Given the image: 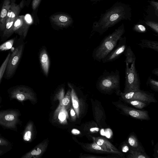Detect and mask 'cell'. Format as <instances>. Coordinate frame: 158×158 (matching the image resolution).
I'll return each instance as SVG.
<instances>
[{
	"label": "cell",
	"instance_id": "34",
	"mask_svg": "<svg viewBox=\"0 0 158 158\" xmlns=\"http://www.w3.org/2000/svg\"><path fill=\"white\" fill-rule=\"evenodd\" d=\"M130 149V147L128 144L127 143H124L121 146V151L124 153L128 152Z\"/></svg>",
	"mask_w": 158,
	"mask_h": 158
},
{
	"label": "cell",
	"instance_id": "33",
	"mask_svg": "<svg viewBox=\"0 0 158 158\" xmlns=\"http://www.w3.org/2000/svg\"><path fill=\"white\" fill-rule=\"evenodd\" d=\"M10 144V142L6 139L0 137V146H7Z\"/></svg>",
	"mask_w": 158,
	"mask_h": 158
},
{
	"label": "cell",
	"instance_id": "38",
	"mask_svg": "<svg viewBox=\"0 0 158 158\" xmlns=\"http://www.w3.org/2000/svg\"><path fill=\"white\" fill-rule=\"evenodd\" d=\"M70 113L71 115L72 116H74L75 115V111H74V110L73 109L71 110Z\"/></svg>",
	"mask_w": 158,
	"mask_h": 158
},
{
	"label": "cell",
	"instance_id": "4",
	"mask_svg": "<svg viewBox=\"0 0 158 158\" xmlns=\"http://www.w3.org/2000/svg\"><path fill=\"white\" fill-rule=\"evenodd\" d=\"M19 110L11 109L0 110V126L7 129L17 131L18 125L21 124Z\"/></svg>",
	"mask_w": 158,
	"mask_h": 158
},
{
	"label": "cell",
	"instance_id": "24",
	"mask_svg": "<svg viewBox=\"0 0 158 158\" xmlns=\"http://www.w3.org/2000/svg\"><path fill=\"white\" fill-rule=\"evenodd\" d=\"M16 39L15 38L7 41L0 45V52L6 51L11 48Z\"/></svg>",
	"mask_w": 158,
	"mask_h": 158
},
{
	"label": "cell",
	"instance_id": "22",
	"mask_svg": "<svg viewBox=\"0 0 158 158\" xmlns=\"http://www.w3.org/2000/svg\"><path fill=\"white\" fill-rule=\"evenodd\" d=\"M126 57L124 62L129 65L136 61V56L130 46H127L124 52Z\"/></svg>",
	"mask_w": 158,
	"mask_h": 158
},
{
	"label": "cell",
	"instance_id": "41",
	"mask_svg": "<svg viewBox=\"0 0 158 158\" xmlns=\"http://www.w3.org/2000/svg\"><path fill=\"white\" fill-rule=\"evenodd\" d=\"M2 97L0 95V104H1V103L2 102Z\"/></svg>",
	"mask_w": 158,
	"mask_h": 158
},
{
	"label": "cell",
	"instance_id": "3",
	"mask_svg": "<svg viewBox=\"0 0 158 158\" xmlns=\"http://www.w3.org/2000/svg\"><path fill=\"white\" fill-rule=\"evenodd\" d=\"M96 87L102 94H110L115 93L117 95L121 91L119 71H105L98 78Z\"/></svg>",
	"mask_w": 158,
	"mask_h": 158
},
{
	"label": "cell",
	"instance_id": "21",
	"mask_svg": "<svg viewBox=\"0 0 158 158\" xmlns=\"http://www.w3.org/2000/svg\"><path fill=\"white\" fill-rule=\"evenodd\" d=\"M121 100L139 110H142L149 104L144 102L137 100Z\"/></svg>",
	"mask_w": 158,
	"mask_h": 158
},
{
	"label": "cell",
	"instance_id": "36",
	"mask_svg": "<svg viewBox=\"0 0 158 158\" xmlns=\"http://www.w3.org/2000/svg\"><path fill=\"white\" fill-rule=\"evenodd\" d=\"M71 133L75 135H78L80 133V131L76 129H73L71 131Z\"/></svg>",
	"mask_w": 158,
	"mask_h": 158
},
{
	"label": "cell",
	"instance_id": "10",
	"mask_svg": "<svg viewBox=\"0 0 158 158\" xmlns=\"http://www.w3.org/2000/svg\"><path fill=\"white\" fill-rule=\"evenodd\" d=\"M127 46V38L125 36H122L114 48L102 61L103 63H105L115 60L124 53Z\"/></svg>",
	"mask_w": 158,
	"mask_h": 158
},
{
	"label": "cell",
	"instance_id": "23",
	"mask_svg": "<svg viewBox=\"0 0 158 158\" xmlns=\"http://www.w3.org/2000/svg\"><path fill=\"white\" fill-rule=\"evenodd\" d=\"M32 135V125L29 123L26 126L23 134V139L24 141L28 142L31 140Z\"/></svg>",
	"mask_w": 158,
	"mask_h": 158
},
{
	"label": "cell",
	"instance_id": "26",
	"mask_svg": "<svg viewBox=\"0 0 158 158\" xmlns=\"http://www.w3.org/2000/svg\"><path fill=\"white\" fill-rule=\"evenodd\" d=\"M11 54L9 52L0 67V83L4 76L6 68L7 63Z\"/></svg>",
	"mask_w": 158,
	"mask_h": 158
},
{
	"label": "cell",
	"instance_id": "30",
	"mask_svg": "<svg viewBox=\"0 0 158 158\" xmlns=\"http://www.w3.org/2000/svg\"><path fill=\"white\" fill-rule=\"evenodd\" d=\"M149 3L154 7L156 15L158 16V2L153 0L148 1Z\"/></svg>",
	"mask_w": 158,
	"mask_h": 158
},
{
	"label": "cell",
	"instance_id": "7",
	"mask_svg": "<svg viewBox=\"0 0 158 158\" xmlns=\"http://www.w3.org/2000/svg\"><path fill=\"white\" fill-rule=\"evenodd\" d=\"M135 61L129 64L126 63L125 87L123 92L140 89V81L135 65Z\"/></svg>",
	"mask_w": 158,
	"mask_h": 158
},
{
	"label": "cell",
	"instance_id": "2",
	"mask_svg": "<svg viewBox=\"0 0 158 158\" xmlns=\"http://www.w3.org/2000/svg\"><path fill=\"white\" fill-rule=\"evenodd\" d=\"M125 31L124 24L122 23L114 31L106 36L94 49V59L99 62L102 61L115 47Z\"/></svg>",
	"mask_w": 158,
	"mask_h": 158
},
{
	"label": "cell",
	"instance_id": "16",
	"mask_svg": "<svg viewBox=\"0 0 158 158\" xmlns=\"http://www.w3.org/2000/svg\"><path fill=\"white\" fill-rule=\"evenodd\" d=\"M40 59L43 71L45 75L47 76L49 71L50 61L48 55L45 49H43L41 52Z\"/></svg>",
	"mask_w": 158,
	"mask_h": 158
},
{
	"label": "cell",
	"instance_id": "28",
	"mask_svg": "<svg viewBox=\"0 0 158 158\" xmlns=\"http://www.w3.org/2000/svg\"><path fill=\"white\" fill-rule=\"evenodd\" d=\"M145 23L157 34H158V23L157 22L153 21H147L145 22Z\"/></svg>",
	"mask_w": 158,
	"mask_h": 158
},
{
	"label": "cell",
	"instance_id": "18",
	"mask_svg": "<svg viewBox=\"0 0 158 158\" xmlns=\"http://www.w3.org/2000/svg\"><path fill=\"white\" fill-rule=\"evenodd\" d=\"M94 142L102 147L111 148L115 151H120L108 139L104 137L99 136L93 137Z\"/></svg>",
	"mask_w": 158,
	"mask_h": 158
},
{
	"label": "cell",
	"instance_id": "25",
	"mask_svg": "<svg viewBox=\"0 0 158 158\" xmlns=\"http://www.w3.org/2000/svg\"><path fill=\"white\" fill-rule=\"evenodd\" d=\"M147 85L150 87L151 88L156 92H158V82L151 77L149 76L147 79L146 82Z\"/></svg>",
	"mask_w": 158,
	"mask_h": 158
},
{
	"label": "cell",
	"instance_id": "8",
	"mask_svg": "<svg viewBox=\"0 0 158 158\" xmlns=\"http://www.w3.org/2000/svg\"><path fill=\"white\" fill-rule=\"evenodd\" d=\"M117 95L120 96L121 100H133L141 101L149 104L157 102L154 94L140 89L126 92L120 91Z\"/></svg>",
	"mask_w": 158,
	"mask_h": 158
},
{
	"label": "cell",
	"instance_id": "35",
	"mask_svg": "<svg viewBox=\"0 0 158 158\" xmlns=\"http://www.w3.org/2000/svg\"><path fill=\"white\" fill-rule=\"evenodd\" d=\"M69 102V98L66 97L64 98L62 100V104L64 106H66L68 105Z\"/></svg>",
	"mask_w": 158,
	"mask_h": 158
},
{
	"label": "cell",
	"instance_id": "15",
	"mask_svg": "<svg viewBox=\"0 0 158 158\" xmlns=\"http://www.w3.org/2000/svg\"><path fill=\"white\" fill-rule=\"evenodd\" d=\"M22 5L23 3L17 5L15 0H11V6L7 14L6 22L15 20L19 15Z\"/></svg>",
	"mask_w": 158,
	"mask_h": 158
},
{
	"label": "cell",
	"instance_id": "14",
	"mask_svg": "<svg viewBox=\"0 0 158 158\" xmlns=\"http://www.w3.org/2000/svg\"><path fill=\"white\" fill-rule=\"evenodd\" d=\"M11 0H4L0 13V30L4 31L8 11L10 7Z\"/></svg>",
	"mask_w": 158,
	"mask_h": 158
},
{
	"label": "cell",
	"instance_id": "6",
	"mask_svg": "<svg viewBox=\"0 0 158 158\" xmlns=\"http://www.w3.org/2000/svg\"><path fill=\"white\" fill-rule=\"evenodd\" d=\"M112 104L121 114L133 118L141 120H148L150 118L147 110L137 109L129 106L121 100L112 102Z\"/></svg>",
	"mask_w": 158,
	"mask_h": 158
},
{
	"label": "cell",
	"instance_id": "17",
	"mask_svg": "<svg viewBox=\"0 0 158 158\" xmlns=\"http://www.w3.org/2000/svg\"><path fill=\"white\" fill-rule=\"evenodd\" d=\"M130 148L145 152L144 149L139 142L136 136L133 134H130L127 142Z\"/></svg>",
	"mask_w": 158,
	"mask_h": 158
},
{
	"label": "cell",
	"instance_id": "11",
	"mask_svg": "<svg viewBox=\"0 0 158 158\" xmlns=\"http://www.w3.org/2000/svg\"><path fill=\"white\" fill-rule=\"evenodd\" d=\"M92 102L94 116L96 123L100 128L106 127V116L101 102L97 100Z\"/></svg>",
	"mask_w": 158,
	"mask_h": 158
},
{
	"label": "cell",
	"instance_id": "27",
	"mask_svg": "<svg viewBox=\"0 0 158 158\" xmlns=\"http://www.w3.org/2000/svg\"><path fill=\"white\" fill-rule=\"evenodd\" d=\"M133 30L135 32L144 33L147 32V30L146 27L141 24H136L134 25L133 27Z\"/></svg>",
	"mask_w": 158,
	"mask_h": 158
},
{
	"label": "cell",
	"instance_id": "19",
	"mask_svg": "<svg viewBox=\"0 0 158 158\" xmlns=\"http://www.w3.org/2000/svg\"><path fill=\"white\" fill-rule=\"evenodd\" d=\"M141 43L138 45L141 48H148L158 52V42L155 40L142 39L141 40Z\"/></svg>",
	"mask_w": 158,
	"mask_h": 158
},
{
	"label": "cell",
	"instance_id": "39",
	"mask_svg": "<svg viewBox=\"0 0 158 158\" xmlns=\"http://www.w3.org/2000/svg\"><path fill=\"white\" fill-rule=\"evenodd\" d=\"M104 0H91L92 2H99L100 1H103Z\"/></svg>",
	"mask_w": 158,
	"mask_h": 158
},
{
	"label": "cell",
	"instance_id": "20",
	"mask_svg": "<svg viewBox=\"0 0 158 158\" xmlns=\"http://www.w3.org/2000/svg\"><path fill=\"white\" fill-rule=\"evenodd\" d=\"M127 158H150V157L145 152L130 148Z\"/></svg>",
	"mask_w": 158,
	"mask_h": 158
},
{
	"label": "cell",
	"instance_id": "5",
	"mask_svg": "<svg viewBox=\"0 0 158 158\" xmlns=\"http://www.w3.org/2000/svg\"><path fill=\"white\" fill-rule=\"evenodd\" d=\"M24 48V43H20L16 45L11 53L8 61L4 77L7 79L14 75L20 62Z\"/></svg>",
	"mask_w": 158,
	"mask_h": 158
},
{
	"label": "cell",
	"instance_id": "1",
	"mask_svg": "<svg viewBox=\"0 0 158 158\" xmlns=\"http://www.w3.org/2000/svg\"><path fill=\"white\" fill-rule=\"evenodd\" d=\"M132 10L128 5L117 2L101 14L98 21L94 22V31L102 35L122 20H131Z\"/></svg>",
	"mask_w": 158,
	"mask_h": 158
},
{
	"label": "cell",
	"instance_id": "40",
	"mask_svg": "<svg viewBox=\"0 0 158 158\" xmlns=\"http://www.w3.org/2000/svg\"><path fill=\"white\" fill-rule=\"evenodd\" d=\"M3 153V151L0 149V156L2 155Z\"/></svg>",
	"mask_w": 158,
	"mask_h": 158
},
{
	"label": "cell",
	"instance_id": "12",
	"mask_svg": "<svg viewBox=\"0 0 158 158\" xmlns=\"http://www.w3.org/2000/svg\"><path fill=\"white\" fill-rule=\"evenodd\" d=\"M29 25L24 15H18L15 19L14 23L13 32L24 39L27 35Z\"/></svg>",
	"mask_w": 158,
	"mask_h": 158
},
{
	"label": "cell",
	"instance_id": "32",
	"mask_svg": "<svg viewBox=\"0 0 158 158\" xmlns=\"http://www.w3.org/2000/svg\"><path fill=\"white\" fill-rule=\"evenodd\" d=\"M41 0H33L32 3V8L33 10H35L38 7Z\"/></svg>",
	"mask_w": 158,
	"mask_h": 158
},
{
	"label": "cell",
	"instance_id": "29",
	"mask_svg": "<svg viewBox=\"0 0 158 158\" xmlns=\"http://www.w3.org/2000/svg\"><path fill=\"white\" fill-rule=\"evenodd\" d=\"M71 96L73 107L75 110H77L79 107V103L77 98L73 89H72L71 91Z\"/></svg>",
	"mask_w": 158,
	"mask_h": 158
},
{
	"label": "cell",
	"instance_id": "31",
	"mask_svg": "<svg viewBox=\"0 0 158 158\" xmlns=\"http://www.w3.org/2000/svg\"><path fill=\"white\" fill-rule=\"evenodd\" d=\"M66 116L65 112L64 111H61L58 114V119L61 122H64L66 119Z\"/></svg>",
	"mask_w": 158,
	"mask_h": 158
},
{
	"label": "cell",
	"instance_id": "13",
	"mask_svg": "<svg viewBox=\"0 0 158 158\" xmlns=\"http://www.w3.org/2000/svg\"><path fill=\"white\" fill-rule=\"evenodd\" d=\"M50 19L54 24L61 27L69 26L73 21L69 15L63 13L53 15L50 17Z\"/></svg>",
	"mask_w": 158,
	"mask_h": 158
},
{
	"label": "cell",
	"instance_id": "37",
	"mask_svg": "<svg viewBox=\"0 0 158 158\" xmlns=\"http://www.w3.org/2000/svg\"><path fill=\"white\" fill-rule=\"evenodd\" d=\"M152 73L155 75L158 76V68L154 69L152 71Z\"/></svg>",
	"mask_w": 158,
	"mask_h": 158
},
{
	"label": "cell",
	"instance_id": "9",
	"mask_svg": "<svg viewBox=\"0 0 158 158\" xmlns=\"http://www.w3.org/2000/svg\"><path fill=\"white\" fill-rule=\"evenodd\" d=\"M10 100L15 99L20 102L27 100H34V94L29 87L23 85H16L10 88L7 90Z\"/></svg>",
	"mask_w": 158,
	"mask_h": 158
}]
</instances>
